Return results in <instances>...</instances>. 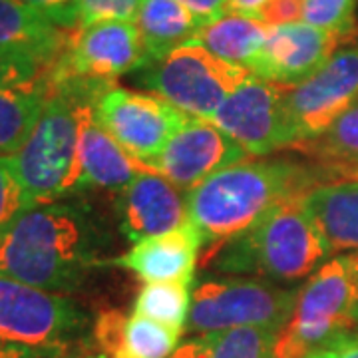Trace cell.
I'll return each mask as SVG.
<instances>
[{"instance_id": "6da1fadb", "label": "cell", "mask_w": 358, "mask_h": 358, "mask_svg": "<svg viewBox=\"0 0 358 358\" xmlns=\"http://www.w3.org/2000/svg\"><path fill=\"white\" fill-rule=\"evenodd\" d=\"M102 251V231L86 209L36 203L0 235V277L70 296L96 268L108 267Z\"/></svg>"}, {"instance_id": "7a4b0ae2", "label": "cell", "mask_w": 358, "mask_h": 358, "mask_svg": "<svg viewBox=\"0 0 358 358\" xmlns=\"http://www.w3.org/2000/svg\"><path fill=\"white\" fill-rule=\"evenodd\" d=\"M327 181V171L310 159H245L187 193V213L203 247H213L253 227L277 205L299 199Z\"/></svg>"}, {"instance_id": "3957f363", "label": "cell", "mask_w": 358, "mask_h": 358, "mask_svg": "<svg viewBox=\"0 0 358 358\" xmlns=\"http://www.w3.org/2000/svg\"><path fill=\"white\" fill-rule=\"evenodd\" d=\"M301 199L277 205L241 235L207 247L205 265L219 275L281 285L308 279L331 255Z\"/></svg>"}, {"instance_id": "277c9868", "label": "cell", "mask_w": 358, "mask_h": 358, "mask_svg": "<svg viewBox=\"0 0 358 358\" xmlns=\"http://www.w3.org/2000/svg\"><path fill=\"white\" fill-rule=\"evenodd\" d=\"M48 82L50 94L36 126L20 150L10 155L14 169L34 203L62 201L84 192L78 110L92 90L106 84L80 78H48Z\"/></svg>"}, {"instance_id": "5b68a950", "label": "cell", "mask_w": 358, "mask_h": 358, "mask_svg": "<svg viewBox=\"0 0 358 358\" xmlns=\"http://www.w3.org/2000/svg\"><path fill=\"white\" fill-rule=\"evenodd\" d=\"M358 310V255L324 261L299 289L293 313L277 333L273 358H307L341 334L355 331Z\"/></svg>"}, {"instance_id": "8992f818", "label": "cell", "mask_w": 358, "mask_h": 358, "mask_svg": "<svg viewBox=\"0 0 358 358\" xmlns=\"http://www.w3.org/2000/svg\"><path fill=\"white\" fill-rule=\"evenodd\" d=\"M299 289L257 277H207L193 289L185 329L192 334L233 329L279 333L293 313Z\"/></svg>"}, {"instance_id": "52a82bcc", "label": "cell", "mask_w": 358, "mask_h": 358, "mask_svg": "<svg viewBox=\"0 0 358 358\" xmlns=\"http://www.w3.org/2000/svg\"><path fill=\"white\" fill-rule=\"evenodd\" d=\"M249 74L245 68L229 64L192 42L164 60L138 70L136 84L183 114L213 120L221 103Z\"/></svg>"}, {"instance_id": "ba28073f", "label": "cell", "mask_w": 358, "mask_h": 358, "mask_svg": "<svg viewBox=\"0 0 358 358\" xmlns=\"http://www.w3.org/2000/svg\"><path fill=\"white\" fill-rule=\"evenodd\" d=\"M92 317L68 294L0 277V341L68 350L84 343Z\"/></svg>"}, {"instance_id": "9c48e42d", "label": "cell", "mask_w": 358, "mask_h": 358, "mask_svg": "<svg viewBox=\"0 0 358 358\" xmlns=\"http://www.w3.org/2000/svg\"><path fill=\"white\" fill-rule=\"evenodd\" d=\"M92 108L100 126L150 169L157 167L167 141L187 115L152 92L122 88L114 82L100 86Z\"/></svg>"}, {"instance_id": "30bf717a", "label": "cell", "mask_w": 358, "mask_h": 358, "mask_svg": "<svg viewBox=\"0 0 358 358\" xmlns=\"http://www.w3.org/2000/svg\"><path fill=\"white\" fill-rule=\"evenodd\" d=\"M148 66L134 20H102L70 30L68 44L48 70L50 80L80 78L112 84Z\"/></svg>"}, {"instance_id": "8fae6325", "label": "cell", "mask_w": 358, "mask_h": 358, "mask_svg": "<svg viewBox=\"0 0 358 358\" xmlns=\"http://www.w3.org/2000/svg\"><path fill=\"white\" fill-rule=\"evenodd\" d=\"M287 90L249 74L221 103L213 124L249 155H265L293 148L294 138L285 103Z\"/></svg>"}, {"instance_id": "7c38bea8", "label": "cell", "mask_w": 358, "mask_h": 358, "mask_svg": "<svg viewBox=\"0 0 358 358\" xmlns=\"http://www.w3.org/2000/svg\"><path fill=\"white\" fill-rule=\"evenodd\" d=\"M357 102L358 40H350L334 52L308 80L287 90L285 103L294 145L324 134Z\"/></svg>"}, {"instance_id": "4fadbf2b", "label": "cell", "mask_w": 358, "mask_h": 358, "mask_svg": "<svg viewBox=\"0 0 358 358\" xmlns=\"http://www.w3.org/2000/svg\"><path fill=\"white\" fill-rule=\"evenodd\" d=\"M249 154L211 120L185 115L157 162V171L183 193L225 167L245 162Z\"/></svg>"}, {"instance_id": "5bb4252c", "label": "cell", "mask_w": 358, "mask_h": 358, "mask_svg": "<svg viewBox=\"0 0 358 358\" xmlns=\"http://www.w3.org/2000/svg\"><path fill=\"white\" fill-rule=\"evenodd\" d=\"M348 40L307 22L271 26L251 74L291 90L313 76Z\"/></svg>"}, {"instance_id": "9a60e30c", "label": "cell", "mask_w": 358, "mask_h": 358, "mask_svg": "<svg viewBox=\"0 0 358 358\" xmlns=\"http://www.w3.org/2000/svg\"><path fill=\"white\" fill-rule=\"evenodd\" d=\"M117 213L122 235L138 243L189 221L187 193L178 189L159 171H141L117 193Z\"/></svg>"}, {"instance_id": "2e32d148", "label": "cell", "mask_w": 358, "mask_h": 358, "mask_svg": "<svg viewBox=\"0 0 358 358\" xmlns=\"http://www.w3.org/2000/svg\"><path fill=\"white\" fill-rule=\"evenodd\" d=\"M203 239L192 221L162 235L145 237L124 255L108 261V267L131 271L143 282H193Z\"/></svg>"}, {"instance_id": "e0dca14e", "label": "cell", "mask_w": 358, "mask_h": 358, "mask_svg": "<svg viewBox=\"0 0 358 358\" xmlns=\"http://www.w3.org/2000/svg\"><path fill=\"white\" fill-rule=\"evenodd\" d=\"M100 86H96L90 92L78 110L82 185L84 189L96 187L102 192L120 193L131 179L140 176L141 171H150V167L136 162L96 120L92 98L96 96Z\"/></svg>"}, {"instance_id": "ac0fdd59", "label": "cell", "mask_w": 358, "mask_h": 358, "mask_svg": "<svg viewBox=\"0 0 358 358\" xmlns=\"http://www.w3.org/2000/svg\"><path fill=\"white\" fill-rule=\"evenodd\" d=\"M181 333L140 315L103 308L92 320L90 343L106 358H169Z\"/></svg>"}, {"instance_id": "d6986e66", "label": "cell", "mask_w": 358, "mask_h": 358, "mask_svg": "<svg viewBox=\"0 0 358 358\" xmlns=\"http://www.w3.org/2000/svg\"><path fill=\"white\" fill-rule=\"evenodd\" d=\"M301 201L329 255L358 253V179L320 183Z\"/></svg>"}, {"instance_id": "ffe728a7", "label": "cell", "mask_w": 358, "mask_h": 358, "mask_svg": "<svg viewBox=\"0 0 358 358\" xmlns=\"http://www.w3.org/2000/svg\"><path fill=\"white\" fill-rule=\"evenodd\" d=\"M68 36L70 30L56 26L22 0H0V52L52 68L64 52Z\"/></svg>"}, {"instance_id": "44dd1931", "label": "cell", "mask_w": 358, "mask_h": 358, "mask_svg": "<svg viewBox=\"0 0 358 358\" xmlns=\"http://www.w3.org/2000/svg\"><path fill=\"white\" fill-rule=\"evenodd\" d=\"M134 22L140 32L148 66L192 44L205 24L178 0H140Z\"/></svg>"}, {"instance_id": "7402d4cb", "label": "cell", "mask_w": 358, "mask_h": 358, "mask_svg": "<svg viewBox=\"0 0 358 358\" xmlns=\"http://www.w3.org/2000/svg\"><path fill=\"white\" fill-rule=\"evenodd\" d=\"M268 28L271 26L253 16L225 13L203 24L193 42L215 54L221 60L251 72L257 58L265 48Z\"/></svg>"}, {"instance_id": "603a6c76", "label": "cell", "mask_w": 358, "mask_h": 358, "mask_svg": "<svg viewBox=\"0 0 358 358\" xmlns=\"http://www.w3.org/2000/svg\"><path fill=\"white\" fill-rule=\"evenodd\" d=\"M299 154L322 167L331 181L358 179V102L315 140L294 145Z\"/></svg>"}, {"instance_id": "cb8c5ba5", "label": "cell", "mask_w": 358, "mask_h": 358, "mask_svg": "<svg viewBox=\"0 0 358 358\" xmlns=\"http://www.w3.org/2000/svg\"><path fill=\"white\" fill-rule=\"evenodd\" d=\"M50 94L48 74L38 84L0 92V157H10L34 129Z\"/></svg>"}, {"instance_id": "d4e9b609", "label": "cell", "mask_w": 358, "mask_h": 358, "mask_svg": "<svg viewBox=\"0 0 358 358\" xmlns=\"http://www.w3.org/2000/svg\"><path fill=\"white\" fill-rule=\"evenodd\" d=\"M277 333L263 329H233L195 334L169 358H273Z\"/></svg>"}, {"instance_id": "484cf974", "label": "cell", "mask_w": 358, "mask_h": 358, "mask_svg": "<svg viewBox=\"0 0 358 358\" xmlns=\"http://www.w3.org/2000/svg\"><path fill=\"white\" fill-rule=\"evenodd\" d=\"M189 282H145L134 301V315L155 320L183 333L192 310Z\"/></svg>"}, {"instance_id": "4316f807", "label": "cell", "mask_w": 358, "mask_h": 358, "mask_svg": "<svg viewBox=\"0 0 358 358\" xmlns=\"http://www.w3.org/2000/svg\"><path fill=\"white\" fill-rule=\"evenodd\" d=\"M358 0H303V22L338 34L345 40H357Z\"/></svg>"}, {"instance_id": "83f0119b", "label": "cell", "mask_w": 358, "mask_h": 358, "mask_svg": "<svg viewBox=\"0 0 358 358\" xmlns=\"http://www.w3.org/2000/svg\"><path fill=\"white\" fill-rule=\"evenodd\" d=\"M32 205L36 203L26 193L13 166V159L0 157V235Z\"/></svg>"}, {"instance_id": "f1b7e54d", "label": "cell", "mask_w": 358, "mask_h": 358, "mask_svg": "<svg viewBox=\"0 0 358 358\" xmlns=\"http://www.w3.org/2000/svg\"><path fill=\"white\" fill-rule=\"evenodd\" d=\"M50 68L42 66L32 58L0 52V92L26 88L44 80Z\"/></svg>"}, {"instance_id": "f546056e", "label": "cell", "mask_w": 358, "mask_h": 358, "mask_svg": "<svg viewBox=\"0 0 358 358\" xmlns=\"http://www.w3.org/2000/svg\"><path fill=\"white\" fill-rule=\"evenodd\" d=\"M140 0H78V28L102 20H134Z\"/></svg>"}, {"instance_id": "4dcf8cb0", "label": "cell", "mask_w": 358, "mask_h": 358, "mask_svg": "<svg viewBox=\"0 0 358 358\" xmlns=\"http://www.w3.org/2000/svg\"><path fill=\"white\" fill-rule=\"evenodd\" d=\"M253 18L267 26H285L303 20V0H267Z\"/></svg>"}, {"instance_id": "1f68e13d", "label": "cell", "mask_w": 358, "mask_h": 358, "mask_svg": "<svg viewBox=\"0 0 358 358\" xmlns=\"http://www.w3.org/2000/svg\"><path fill=\"white\" fill-rule=\"evenodd\" d=\"M64 30L78 28V0H22Z\"/></svg>"}, {"instance_id": "d6a6232c", "label": "cell", "mask_w": 358, "mask_h": 358, "mask_svg": "<svg viewBox=\"0 0 358 358\" xmlns=\"http://www.w3.org/2000/svg\"><path fill=\"white\" fill-rule=\"evenodd\" d=\"M64 352L60 348H40L0 341V358H62Z\"/></svg>"}, {"instance_id": "836d02e7", "label": "cell", "mask_w": 358, "mask_h": 358, "mask_svg": "<svg viewBox=\"0 0 358 358\" xmlns=\"http://www.w3.org/2000/svg\"><path fill=\"white\" fill-rule=\"evenodd\" d=\"M185 8H189L205 24L227 13V0H178Z\"/></svg>"}, {"instance_id": "e575fe53", "label": "cell", "mask_w": 358, "mask_h": 358, "mask_svg": "<svg viewBox=\"0 0 358 358\" xmlns=\"http://www.w3.org/2000/svg\"><path fill=\"white\" fill-rule=\"evenodd\" d=\"M320 352L324 358H358V333L348 331L341 334Z\"/></svg>"}, {"instance_id": "d590c367", "label": "cell", "mask_w": 358, "mask_h": 358, "mask_svg": "<svg viewBox=\"0 0 358 358\" xmlns=\"http://www.w3.org/2000/svg\"><path fill=\"white\" fill-rule=\"evenodd\" d=\"M265 2L267 0H227V13L253 16Z\"/></svg>"}, {"instance_id": "8d00e7d4", "label": "cell", "mask_w": 358, "mask_h": 358, "mask_svg": "<svg viewBox=\"0 0 358 358\" xmlns=\"http://www.w3.org/2000/svg\"><path fill=\"white\" fill-rule=\"evenodd\" d=\"M62 358H106V357L92 346L90 338H86L84 343H80V345L68 348L64 355H62Z\"/></svg>"}, {"instance_id": "74e56055", "label": "cell", "mask_w": 358, "mask_h": 358, "mask_svg": "<svg viewBox=\"0 0 358 358\" xmlns=\"http://www.w3.org/2000/svg\"><path fill=\"white\" fill-rule=\"evenodd\" d=\"M307 358H324V357H322V352H315V355H310V357Z\"/></svg>"}, {"instance_id": "f35d334b", "label": "cell", "mask_w": 358, "mask_h": 358, "mask_svg": "<svg viewBox=\"0 0 358 358\" xmlns=\"http://www.w3.org/2000/svg\"><path fill=\"white\" fill-rule=\"evenodd\" d=\"M355 331L358 333V310H357V320H355Z\"/></svg>"}, {"instance_id": "ab89813d", "label": "cell", "mask_w": 358, "mask_h": 358, "mask_svg": "<svg viewBox=\"0 0 358 358\" xmlns=\"http://www.w3.org/2000/svg\"><path fill=\"white\" fill-rule=\"evenodd\" d=\"M357 255H358V253H357Z\"/></svg>"}]
</instances>
